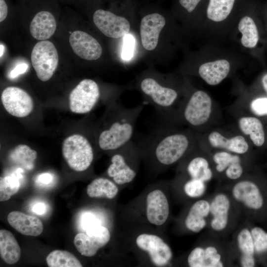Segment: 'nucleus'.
I'll use <instances>...</instances> for the list:
<instances>
[{
	"label": "nucleus",
	"instance_id": "obj_22",
	"mask_svg": "<svg viewBox=\"0 0 267 267\" xmlns=\"http://www.w3.org/2000/svg\"><path fill=\"white\" fill-rule=\"evenodd\" d=\"M56 29V22L53 14L49 10L39 11L33 18L30 31L32 37L39 41L49 39Z\"/></svg>",
	"mask_w": 267,
	"mask_h": 267
},
{
	"label": "nucleus",
	"instance_id": "obj_20",
	"mask_svg": "<svg viewBox=\"0 0 267 267\" xmlns=\"http://www.w3.org/2000/svg\"><path fill=\"white\" fill-rule=\"evenodd\" d=\"M210 200L201 199L190 207L184 221L186 228L193 233H198L208 224Z\"/></svg>",
	"mask_w": 267,
	"mask_h": 267
},
{
	"label": "nucleus",
	"instance_id": "obj_4",
	"mask_svg": "<svg viewBox=\"0 0 267 267\" xmlns=\"http://www.w3.org/2000/svg\"><path fill=\"white\" fill-rule=\"evenodd\" d=\"M62 152L69 167L76 172L87 170L94 158L93 146L89 140L79 134H72L65 139Z\"/></svg>",
	"mask_w": 267,
	"mask_h": 267
},
{
	"label": "nucleus",
	"instance_id": "obj_33",
	"mask_svg": "<svg viewBox=\"0 0 267 267\" xmlns=\"http://www.w3.org/2000/svg\"><path fill=\"white\" fill-rule=\"evenodd\" d=\"M46 262L49 267H82L80 261L71 253L55 250L48 254Z\"/></svg>",
	"mask_w": 267,
	"mask_h": 267
},
{
	"label": "nucleus",
	"instance_id": "obj_10",
	"mask_svg": "<svg viewBox=\"0 0 267 267\" xmlns=\"http://www.w3.org/2000/svg\"><path fill=\"white\" fill-rule=\"evenodd\" d=\"M110 239V234L107 228L102 225H94L88 228L86 233H77L74 237V244L81 255L92 257Z\"/></svg>",
	"mask_w": 267,
	"mask_h": 267
},
{
	"label": "nucleus",
	"instance_id": "obj_9",
	"mask_svg": "<svg viewBox=\"0 0 267 267\" xmlns=\"http://www.w3.org/2000/svg\"><path fill=\"white\" fill-rule=\"evenodd\" d=\"M233 202L229 194L220 191L210 200V209L208 224L215 233H222L230 225L233 212Z\"/></svg>",
	"mask_w": 267,
	"mask_h": 267
},
{
	"label": "nucleus",
	"instance_id": "obj_31",
	"mask_svg": "<svg viewBox=\"0 0 267 267\" xmlns=\"http://www.w3.org/2000/svg\"><path fill=\"white\" fill-rule=\"evenodd\" d=\"M238 29L242 34L241 43L247 48H253L259 41V33L256 25L252 18L245 16L242 17L238 25Z\"/></svg>",
	"mask_w": 267,
	"mask_h": 267
},
{
	"label": "nucleus",
	"instance_id": "obj_26",
	"mask_svg": "<svg viewBox=\"0 0 267 267\" xmlns=\"http://www.w3.org/2000/svg\"><path fill=\"white\" fill-rule=\"evenodd\" d=\"M0 255L9 265L17 262L21 256V249L13 234L6 229L0 230Z\"/></svg>",
	"mask_w": 267,
	"mask_h": 267
},
{
	"label": "nucleus",
	"instance_id": "obj_32",
	"mask_svg": "<svg viewBox=\"0 0 267 267\" xmlns=\"http://www.w3.org/2000/svg\"><path fill=\"white\" fill-rule=\"evenodd\" d=\"M235 0H210L207 9L208 18L214 22L224 20L230 14Z\"/></svg>",
	"mask_w": 267,
	"mask_h": 267
},
{
	"label": "nucleus",
	"instance_id": "obj_45",
	"mask_svg": "<svg viewBox=\"0 0 267 267\" xmlns=\"http://www.w3.org/2000/svg\"><path fill=\"white\" fill-rule=\"evenodd\" d=\"M0 57H1V56H2L3 54V52H4V46L3 44H0Z\"/></svg>",
	"mask_w": 267,
	"mask_h": 267
},
{
	"label": "nucleus",
	"instance_id": "obj_27",
	"mask_svg": "<svg viewBox=\"0 0 267 267\" xmlns=\"http://www.w3.org/2000/svg\"><path fill=\"white\" fill-rule=\"evenodd\" d=\"M241 131L249 137L255 145L262 146L265 140V134L261 121L255 117H243L238 121Z\"/></svg>",
	"mask_w": 267,
	"mask_h": 267
},
{
	"label": "nucleus",
	"instance_id": "obj_11",
	"mask_svg": "<svg viewBox=\"0 0 267 267\" xmlns=\"http://www.w3.org/2000/svg\"><path fill=\"white\" fill-rule=\"evenodd\" d=\"M234 202L244 210H258L264 200L258 186L253 181L242 179L234 183L229 193Z\"/></svg>",
	"mask_w": 267,
	"mask_h": 267
},
{
	"label": "nucleus",
	"instance_id": "obj_15",
	"mask_svg": "<svg viewBox=\"0 0 267 267\" xmlns=\"http://www.w3.org/2000/svg\"><path fill=\"white\" fill-rule=\"evenodd\" d=\"M136 243L140 249L148 253L152 262L158 267L166 266L172 258L170 246L157 235L141 234L137 237Z\"/></svg>",
	"mask_w": 267,
	"mask_h": 267
},
{
	"label": "nucleus",
	"instance_id": "obj_36",
	"mask_svg": "<svg viewBox=\"0 0 267 267\" xmlns=\"http://www.w3.org/2000/svg\"><path fill=\"white\" fill-rule=\"evenodd\" d=\"M255 253L267 252V232L261 227L256 226L250 229Z\"/></svg>",
	"mask_w": 267,
	"mask_h": 267
},
{
	"label": "nucleus",
	"instance_id": "obj_6",
	"mask_svg": "<svg viewBox=\"0 0 267 267\" xmlns=\"http://www.w3.org/2000/svg\"><path fill=\"white\" fill-rule=\"evenodd\" d=\"M31 60L38 78L43 82L47 81L58 64L57 50L52 42L40 41L32 49Z\"/></svg>",
	"mask_w": 267,
	"mask_h": 267
},
{
	"label": "nucleus",
	"instance_id": "obj_16",
	"mask_svg": "<svg viewBox=\"0 0 267 267\" xmlns=\"http://www.w3.org/2000/svg\"><path fill=\"white\" fill-rule=\"evenodd\" d=\"M69 41L74 53L82 59L95 60L101 56L102 48L99 42L85 32L75 31L70 35Z\"/></svg>",
	"mask_w": 267,
	"mask_h": 267
},
{
	"label": "nucleus",
	"instance_id": "obj_41",
	"mask_svg": "<svg viewBox=\"0 0 267 267\" xmlns=\"http://www.w3.org/2000/svg\"><path fill=\"white\" fill-rule=\"evenodd\" d=\"M8 6L5 0H0V22L4 21L8 14Z\"/></svg>",
	"mask_w": 267,
	"mask_h": 267
},
{
	"label": "nucleus",
	"instance_id": "obj_14",
	"mask_svg": "<svg viewBox=\"0 0 267 267\" xmlns=\"http://www.w3.org/2000/svg\"><path fill=\"white\" fill-rule=\"evenodd\" d=\"M187 263L190 267H222L226 261L221 247L210 242L194 248L188 255Z\"/></svg>",
	"mask_w": 267,
	"mask_h": 267
},
{
	"label": "nucleus",
	"instance_id": "obj_34",
	"mask_svg": "<svg viewBox=\"0 0 267 267\" xmlns=\"http://www.w3.org/2000/svg\"><path fill=\"white\" fill-rule=\"evenodd\" d=\"M20 182L16 176H5L0 179V201L9 200L19 190Z\"/></svg>",
	"mask_w": 267,
	"mask_h": 267
},
{
	"label": "nucleus",
	"instance_id": "obj_17",
	"mask_svg": "<svg viewBox=\"0 0 267 267\" xmlns=\"http://www.w3.org/2000/svg\"><path fill=\"white\" fill-rule=\"evenodd\" d=\"M166 19L158 13H153L144 16L140 25V35L143 47L149 51L157 46L161 31L165 27Z\"/></svg>",
	"mask_w": 267,
	"mask_h": 267
},
{
	"label": "nucleus",
	"instance_id": "obj_28",
	"mask_svg": "<svg viewBox=\"0 0 267 267\" xmlns=\"http://www.w3.org/2000/svg\"><path fill=\"white\" fill-rule=\"evenodd\" d=\"M118 192V187L112 181L104 178L94 179L87 188L88 195L91 198L113 199Z\"/></svg>",
	"mask_w": 267,
	"mask_h": 267
},
{
	"label": "nucleus",
	"instance_id": "obj_25",
	"mask_svg": "<svg viewBox=\"0 0 267 267\" xmlns=\"http://www.w3.org/2000/svg\"><path fill=\"white\" fill-rule=\"evenodd\" d=\"M208 140L212 147L225 149L236 154H244L249 149L248 142L241 135L227 138L220 133L214 131L209 135Z\"/></svg>",
	"mask_w": 267,
	"mask_h": 267
},
{
	"label": "nucleus",
	"instance_id": "obj_5",
	"mask_svg": "<svg viewBox=\"0 0 267 267\" xmlns=\"http://www.w3.org/2000/svg\"><path fill=\"white\" fill-rule=\"evenodd\" d=\"M139 150L138 145L132 140L121 148L113 151L111 158V164L107 172L115 182L121 185L132 181L136 175L135 170L128 161Z\"/></svg>",
	"mask_w": 267,
	"mask_h": 267
},
{
	"label": "nucleus",
	"instance_id": "obj_38",
	"mask_svg": "<svg viewBox=\"0 0 267 267\" xmlns=\"http://www.w3.org/2000/svg\"><path fill=\"white\" fill-rule=\"evenodd\" d=\"M250 107L254 113L258 116L267 115V97H259L251 103Z\"/></svg>",
	"mask_w": 267,
	"mask_h": 267
},
{
	"label": "nucleus",
	"instance_id": "obj_44",
	"mask_svg": "<svg viewBox=\"0 0 267 267\" xmlns=\"http://www.w3.org/2000/svg\"><path fill=\"white\" fill-rule=\"evenodd\" d=\"M263 87L267 93V74H266L262 78V80Z\"/></svg>",
	"mask_w": 267,
	"mask_h": 267
},
{
	"label": "nucleus",
	"instance_id": "obj_30",
	"mask_svg": "<svg viewBox=\"0 0 267 267\" xmlns=\"http://www.w3.org/2000/svg\"><path fill=\"white\" fill-rule=\"evenodd\" d=\"M186 171L190 178L206 182L209 181L213 176L209 161L206 158L200 156H195L188 162Z\"/></svg>",
	"mask_w": 267,
	"mask_h": 267
},
{
	"label": "nucleus",
	"instance_id": "obj_39",
	"mask_svg": "<svg viewBox=\"0 0 267 267\" xmlns=\"http://www.w3.org/2000/svg\"><path fill=\"white\" fill-rule=\"evenodd\" d=\"M201 0H179L180 5L188 12L193 11Z\"/></svg>",
	"mask_w": 267,
	"mask_h": 267
},
{
	"label": "nucleus",
	"instance_id": "obj_18",
	"mask_svg": "<svg viewBox=\"0 0 267 267\" xmlns=\"http://www.w3.org/2000/svg\"><path fill=\"white\" fill-rule=\"evenodd\" d=\"M169 205L165 194L159 189L149 193L146 197V216L149 222L161 225L167 220Z\"/></svg>",
	"mask_w": 267,
	"mask_h": 267
},
{
	"label": "nucleus",
	"instance_id": "obj_43",
	"mask_svg": "<svg viewBox=\"0 0 267 267\" xmlns=\"http://www.w3.org/2000/svg\"><path fill=\"white\" fill-rule=\"evenodd\" d=\"M45 206L43 203H38L33 207V211L38 215H42L45 212Z\"/></svg>",
	"mask_w": 267,
	"mask_h": 267
},
{
	"label": "nucleus",
	"instance_id": "obj_23",
	"mask_svg": "<svg viewBox=\"0 0 267 267\" xmlns=\"http://www.w3.org/2000/svg\"><path fill=\"white\" fill-rule=\"evenodd\" d=\"M235 240L240 266L254 267L255 251L250 229L245 226L242 227L238 231Z\"/></svg>",
	"mask_w": 267,
	"mask_h": 267
},
{
	"label": "nucleus",
	"instance_id": "obj_42",
	"mask_svg": "<svg viewBox=\"0 0 267 267\" xmlns=\"http://www.w3.org/2000/svg\"><path fill=\"white\" fill-rule=\"evenodd\" d=\"M53 178L51 174L49 173H43L38 176L37 181L38 182L48 184L51 182Z\"/></svg>",
	"mask_w": 267,
	"mask_h": 267
},
{
	"label": "nucleus",
	"instance_id": "obj_8",
	"mask_svg": "<svg viewBox=\"0 0 267 267\" xmlns=\"http://www.w3.org/2000/svg\"><path fill=\"white\" fill-rule=\"evenodd\" d=\"M100 95V88L96 82L89 79L83 80L70 93V109L75 113H88L96 105Z\"/></svg>",
	"mask_w": 267,
	"mask_h": 267
},
{
	"label": "nucleus",
	"instance_id": "obj_19",
	"mask_svg": "<svg viewBox=\"0 0 267 267\" xmlns=\"http://www.w3.org/2000/svg\"><path fill=\"white\" fill-rule=\"evenodd\" d=\"M9 224L22 234L38 236L43 232L44 226L38 218L20 211H12L7 218Z\"/></svg>",
	"mask_w": 267,
	"mask_h": 267
},
{
	"label": "nucleus",
	"instance_id": "obj_1",
	"mask_svg": "<svg viewBox=\"0 0 267 267\" xmlns=\"http://www.w3.org/2000/svg\"><path fill=\"white\" fill-rule=\"evenodd\" d=\"M191 133L160 127L139 145L141 153L150 155L157 163L172 165L189 152L193 144Z\"/></svg>",
	"mask_w": 267,
	"mask_h": 267
},
{
	"label": "nucleus",
	"instance_id": "obj_29",
	"mask_svg": "<svg viewBox=\"0 0 267 267\" xmlns=\"http://www.w3.org/2000/svg\"><path fill=\"white\" fill-rule=\"evenodd\" d=\"M37 157V152L25 144L16 146L10 151L8 156L11 163L28 171L34 168Z\"/></svg>",
	"mask_w": 267,
	"mask_h": 267
},
{
	"label": "nucleus",
	"instance_id": "obj_7",
	"mask_svg": "<svg viewBox=\"0 0 267 267\" xmlns=\"http://www.w3.org/2000/svg\"><path fill=\"white\" fill-rule=\"evenodd\" d=\"M212 101L209 94L201 90L194 92L180 110L183 121L192 127L203 125L209 119Z\"/></svg>",
	"mask_w": 267,
	"mask_h": 267
},
{
	"label": "nucleus",
	"instance_id": "obj_3",
	"mask_svg": "<svg viewBox=\"0 0 267 267\" xmlns=\"http://www.w3.org/2000/svg\"><path fill=\"white\" fill-rule=\"evenodd\" d=\"M163 81L154 76H144L139 80L138 87L145 101L166 119L178 98V92Z\"/></svg>",
	"mask_w": 267,
	"mask_h": 267
},
{
	"label": "nucleus",
	"instance_id": "obj_12",
	"mask_svg": "<svg viewBox=\"0 0 267 267\" xmlns=\"http://www.w3.org/2000/svg\"><path fill=\"white\" fill-rule=\"evenodd\" d=\"M92 18L96 27L109 38L124 37L130 30V24L125 17L109 10L97 9L93 12Z\"/></svg>",
	"mask_w": 267,
	"mask_h": 267
},
{
	"label": "nucleus",
	"instance_id": "obj_2",
	"mask_svg": "<svg viewBox=\"0 0 267 267\" xmlns=\"http://www.w3.org/2000/svg\"><path fill=\"white\" fill-rule=\"evenodd\" d=\"M143 108L142 104L127 108L117 103L112 104L107 122L98 134L99 148L113 152L132 141L135 124Z\"/></svg>",
	"mask_w": 267,
	"mask_h": 267
},
{
	"label": "nucleus",
	"instance_id": "obj_35",
	"mask_svg": "<svg viewBox=\"0 0 267 267\" xmlns=\"http://www.w3.org/2000/svg\"><path fill=\"white\" fill-rule=\"evenodd\" d=\"M206 188V182L191 178L185 182L183 186L185 194L192 198L201 197L205 194Z\"/></svg>",
	"mask_w": 267,
	"mask_h": 267
},
{
	"label": "nucleus",
	"instance_id": "obj_24",
	"mask_svg": "<svg viewBox=\"0 0 267 267\" xmlns=\"http://www.w3.org/2000/svg\"><path fill=\"white\" fill-rule=\"evenodd\" d=\"M229 71V62L222 59L202 64L199 68L198 73L208 85L216 86L227 76Z\"/></svg>",
	"mask_w": 267,
	"mask_h": 267
},
{
	"label": "nucleus",
	"instance_id": "obj_40",
	"mask_svg": "<svg viewBox=\"0 0 267 267\" xmlns=\"http://www.w3.org/2000/svg\"><path fill=\"white\" fill-rule=\"evenodd\" d=\"M28 66L25 63L17 65L10 73V77L15 78L20 74L24 73L27 70Z\"/></svg>",
	"mask_w": 267,
	"mask_h": 267
},
{
	"label": "nucleus",
	"instance_id": "obj_37",
	"mask_svg": "<svg viewBox=\"0 0 267 267\" xmlns=\"http://www.w3.org/2000/svg\"><path fill=\"white\" fill-rule=\"evenodd\" d=\"M135 41L131 35L127 34L124 37L122 51V57L124 60L131 59L134 53Z\"/></svg>",
	"mask_w": 267,
	"mask_h": 267
},
{
	"label": "nucleus",
	"instance_id": "obj_13",
	"mask_svg": "<svg viewBox=\"0 0 267 267\" xmlns=\"http://www.w3.org/2000/svg\"><path fill=\"white\" fill-rule=\"evenodd\" d=\"M1 100L6 111L15 117L27 116L33 109L32 97L26 91L18 87L5 88L1 93Z\"/></svg>",
	"mask_w": 267,
	"mask_h": 267
},
{
	"label": "nucleus",
	"instance_id": "obj_21",
	"mask_svg": "<svg viewBox=\"0 0 267 267\" xmlns=\"http://www.w3.org/2000/svg\"><path fill=\"white\" fill-rule=\"evenodd\" d=\"M216 170L218 173L224 172L229 179L235 180L241 177L243 168L239 155L222 151L215 153L213 157Z\"/></svg>",
	"mask_w": 267,
	"mask_h": 267
}]
</instances>
